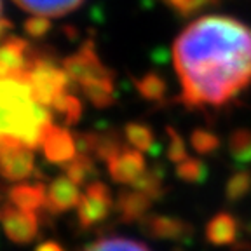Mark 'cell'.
I'll list each match as a JSON object with an SVG mask.
<instances>
[{
  "instance_id": "cell-1",
  "label": "cell",
  "mask_w": 251,
  "mask_h": 251,
  "mask_svg": "<svg viewBox=\"0 0 251 251\" xmlns=\"http://www.w3.org/2000/svg\"><path fill=\"white\" fill-rule=\"evenodd\" d=\"M188 108H220L251 86V28L230 16H202L173 44Z\"/></svg>"
},
{
  "instance_id": "cell-2",
  "label": "cell",
  "mask_w": 251,
  "mask_h": 251,
  "mask_svg": "<svg viewBox=\"0 0 251 251\" xmlns=\"http://www.w3.org/2000/svg\"><path fill=\"white\" fill-rule=\"evenodd\" d=\"M51 124V112L33 98L26 78L0 77V138L35 150Z\"/></svg>"
},
{
  "instance_id": "cell-3",
  "label": "cell",
  "mask_w": 251,
  "mask_h": 251,
  "mask_svg": "<svg viewBox=\"0 0 251 251\" xmlns=\"http://www.w3.org/2000/svg\"><path fill=\"white\" fill-rule=\"evenodd\" d=\"M25 78L30 86L33 98L47 108H51L54 100L59 94L65 93L67 86L70 84L63 67H58L51 58H47L40 52L30 65Z\"/></svg>"
},
{
  "instance_id": "cell-4",
  "label": "cell",
  "mask_w": 251,
  "mask_h": 251,
  "mask_svg": "<svg viewBox=\"0 0 251 251\" xmlns=\"http://www.w3.org/2000/svg\"><path fill=\"white\" fill-rule=\"evenodd\" d=\"M61 67L67 72L70 84H75L80 89L114 78V72L105 67L93 40H86L74 54L63 59Z\"/></svg>"
},
{
  "instance_id": "cell-5",
  "label": "cell",
  "mask_w": 251,
  "mask_h": 251,
  "mask_svg": "<svg viewBox=\"0 0 251 251\" xmlns=\"http://www.w3.org/2000/svg\"><path fill=\"white\" fill-rule=\"evenodd\" d=\"M77 222L82 228H91L101 224L115 209V201L110 188L103 181L87 183L86 192L80 196L77 204Z\"/></svg>"
},
{
  "instance_id": "cell-6",
  "label": "cell",
  "mask_w": 251,
  "mask_h": 251,
  "mask_svg": "<svg viewBox=\"0 0 251 251\" xmlns=\"http://www.w3.org/2000/svg\"><path fill=\"white\" fill-rule=\"evenodd\" d=\"M30 42L21 37H7L0 42V77H25L37 58Z\"/></svg>"
},
{
  "instance_id": "cell-7",
  "label": "cell",
  "mask_w": 251,
  "mask_h": 251,
  "mask_svg": "<svg viewBox=\"0 0 251 251\" xmlns=\"http://www.w3.org/2000/svg\"><path fill=\"white\" fill-rule=\"evenodd\" d=\"M0 222L5 235L16 244H28L39 235V216L35 211H26L7 202L0 209Z\"/></svg>"
},
{
  "instance_id": "cell-8",
  "label": "cell",
  "mask_w": 251,
  "mask_h": 251,
  "mask_svg": "<svg viewBox=\"0 0 251 251\" xmlns=\"http://www.w3.org/2000/svg\"><path fill=\"white\" fill-rule=\"evenodd\" d=\"M40 149L47 161L52 164H68L78 153L75 136L61 126L51 124L40 141Z\"/></svg>"
},
{
  "instance_id": "cell-9",
  "label": "cell",
  "mask_w": 251,
  "mask_h": 251,
  "mask_svg": "<svg viewBox=\"0 0 251 251\" xmlns=\"http://www.w3.org/2000/svg\"><path fill=\"white\" fill-rule=\"evenodd\" d=\"M106 168H108V175L112 176V180L121 185H129V187L147 171L143 152L133 147H122L106 162Z\"/></svg>"
},
{
  "instance_id": "cell-10",
  "label": "cell",
  "mask_w": 251,
  "mask_h": 251,
  "mask_svg": "<svg viewBox=\"0 0 251 251\" xmlns=\"http://www.w3.org/2000/svg\"><path fill=\"white\" fill-rule=\"evenodd\" d=\"M35 169V155L28 147H14L0 153V178L11 183H23Z\"/></svg>"
},
{
  "instance_id": "cell-11",
  "label": "cell",
  "mask_w": 251,
  "mask_h": 251,
  "mask_svg": "<svg viewBox=\"0 0 251 251\" xmlns=\"http://www.w3.org/2000/svg\"><path fill=\"white\" fill-rule=\"evenodd\" d=\"M140 224L147 235L161 241H181L192 234L187 222L168 215H147Z\"/></svg>"
},
{
  "instance_id": "cell-12",
  "label": "cell",
  "mask_w": 251,
  "mask_h": 251,
  "mask_svg": "<svg viewBox=\"0 0 251 251\" xmlns=\"http://www.w3.org/2000/svg\"><path fill=\"white\" fill-rule=\"evenodd\" d=\"M82 194L78 192V185H75L67 175L58 176L49 183L46 190V208L54 215L67 213L77 208Z\"/></svg>"
},
{
  "instance_id": "cell-13",
  "label": "cell",
  "mask_w": 251,
  "mask_h": 251,
  "mask_svg": "<svg viewBox=\"0 0 251 251\" xmlns=\"http://www.w3.org/2000/svg\"><path fill=\"white\" fill-rule=\"evenodd\" d=\"M153 201L147 194L140 192L136 188H126L121 190L115 199V211L119 220L124 224H140L141 220L149 215Z\"/></svg>"
},
{
  "instance_id": "cell-14",
  "label": "cell",
  "mask_w": 251,
  "mask_h": 251,
  "mask_svg": "<svg viewBox=\"0 0 251 251\" xmlns=\"http://www.w3.org/2000/svg\"><path fill=\"white\" fill-rule=\"evenodd\" d=\"M47 187L40 181L37 183H14L9 188V202L26 211H35L46 208Z\"/></svg>"
},
{
  "instance_id": "cell-15",
  "label": "cell",
  "mask_w": 251,
  "mask_h": 251,
  "mask_svg": "<svg viewBox=\"0 0 251 251\" xmlns=\"http://www.w3.org/2000/svg\"><path fill=\"white\" fill-rule=\"evenodd\" d=\"M84 0H14L23 11L46 18H61L68 12L80 7Z\"/></svg>"
},
{
  "instance_id": "cell-16",
  "label": "cell",
  "mask_w": 251,
  "mask_h": 251,
  "mask_svg": "<svg viewBox=\"0 0 251 251\" xmlns=\"http://www.w3.org/2000/svg\"><path fill=\"white\" fill-rule=\"evenodd\" d=\"M206 237L216 246L234 243L237 237V220L228 213H218L206 225Z\"/></svg>"
},
{
  "instance_id": "cell-17",
  "label": "cell",
  "mask_w": 251,
  "mask_h": 251,
  "mask_svg": "<svg viewBox=\"0 0 251 251\" xmlns=\"http://www.w3.org/2000/svg\"><path fill=\"white\" fill-rule=\"evenodd\" d=\"M136 91L140 96L147 101H162L168 93V82L161 74L157 72H147L145 75H141L140 78L134 80Z\"/></svg>"
},
{
  "instance_id": "cell-18",
  "label": "cell",
  "mask_w": 251,
  "mask_h": 251,
  "mask_svg": "<svg viewBox=\"0 0 251 251\" xmlns=\"http://www.w3.org/2000/svg\"><path fill=\"white\" fill-rule=\"evenodd\" d=\"M124 140L129 143V147L140 150V152H150L155 143L153 131L143 122H129L124 127Z\"/></svg>"
},
{
  "instance_id": "cell-19",
  "label": "cell",
  "mask_w": 251,
  "mask_h": 251,
  "mask_svg": "<svg viewBox=\"0 0 251 251\" xmlns=\"http://www.w3.org/2000/svg\"><path fill=\"white\" fill-rule=\"evenodd\" d=\"M51 108L58 115H61L67 126L77 124L80 121V117H82V101L75 94L68 93V91L59 94L58 98L54 100V103L51 105Z\"/></svg>"
},
{
  "instance_id": "cell-20",
  "label": "cell",
  "mask_w": 251,
  "mask_h": 251,
  "mask_svg": "<svg viewBox=\"0 0 251 251\" xmlns=\"http://www.w3.org/2000/svg\"><path fill=\"white\" fill-rule=\"evenodd\" d=\"M65 175L74 181L75 185L87 183L91 176L94 175V157L86 155V153H77L75 159H72L68 164L63 166Z\"/></svg>"
},
{
  "instance_id": "cell-21",
  "label": "cell",
  "mask_w": 251,
  "mask_h": 251,
  "mask_svg": "<svg viewBox=\"0 0 251 251\" xmlns=\"http://www.w3.org/2000/svg\"><path fill=\"white\" fill-rule=\"evenodd\" d=\"M84 251H150L140 241L127 239V237H103L87 246Z\"/></svg>"
},
{
  "instance_id": "cell-22",
  "label": "cell",
  "mask_w": 251,
  "mask_h": 251,
  "mask_svg": "<svg viewBox=\"0 0 251 251\" xmlns=\"http://www.w3.org/2000/svg\"><path fill=\"white\" fill-rule=\"evenodd\" d=\"M131 187L136 188V190H140V192L147 194L152 201L161 199L166 192L164 178H162V175L157 171V169H152V171L147 169V171L143 173V175H141V176L138 178Z\"/></svg>"
},
{
  "instance_id": "cell-23",
  "label": "cell",
  "mask_w": 251,
  "mask_h": 251,
  "mask_svg": "<svg viewBox=\"0 0 251 251\" xmlns=\"http://www.w3.org/2000/svg\"><path fill=\"white\" fill-rule=\"evenodd\" d=\"M230 153L237 161H251V133L250 131H234L228 140Z\"/></svg>"
},
{
  "instance_id": "cell-24",
  "label": "cell",
  "mask_w": 251,
  "mask_h": 251,
  "mask_svg": "<svg viewBox=\"0 0 251 251\" xmlns=\"http://www.w3.org/2000/svg\"><path fill=\"white\" fill-rule=\"evenodd\" d=\"M204 164L197 159H190L187 157L185 161L178 162L176 164V175L178 178H181L183 181H188V183H194V181H201L204 178Z\"/></svg>"
},
{
  "instance_id": "cell-25",
  "label": "cell",
  "mask_w": 251,
  "mask_h": 251,
  "mask_svg": "<svg viewBox=\"0 0 251 251\" xmlns=\"http://www.w3.org/2000/svg\"><path fill=\"white\" fill-rule=\"evenodd\" d=\"M190 145L197 153H211L218 149L220 140L206 129H196L190 134Z\"/></svg>"
},
{
  "instance_id": "cell-26",
  "label": "cell",
  "mask_w": 251,
  "mask_h": 251,
  "mask_svg": "<svg viewBox=\"0 0 251 251\" xmlns=\"http://www.w3.org/2000/svg\"><path fill=\"white\" fill-rule=\"evenodd\" d=\"M166 4L181 16H192L197 12L208 9L209 5H213L216 0H164Z\"/></svg>"
},
{
  "instance_id": "cell-27",
  "label": "cell",
  "mask_w": 251,
  "mask_h": 251,
  "mask_svg": "<svg viewBox=\"0 0 251 251\" xmlns=\"http://www.w3.org/2000/svg\"><path fill=\"white\" fill-rule=\"evenodd\" d=\"M51 18H46V16H35L31 14L26 21L23 23V28L26 31V35L31 39H42L46 37L49 31H51Z\"/></svg>"
},
{
  "instance_id": "cell-28",
  "label": "cell",
  "mask_w": 251,
  "mask_h": 251,
  "mask_svg": "<svg viewBox=\"0 0 251 251\" xmlns=\"http://www.w3.org/2000/svg\"><path fill=\"white\" fill-rule=\"evenodd\" d=\"M251 187V176L248 173H237L228 180L227 183V197L230 201H237L250 190Z\"/></svg>"
},
{
  "instance_id": "cell-29",
  "label": "cell",
  "mask_w": 251,
  "mask_h": 251,
  "mask_svg": "<svg viewBox=\"0 0 251 251\" xmlns=\"http://www.w3.org/2000/svg\"><path fill=\"white\" fill-rule=\"evenodd\" d=\"M168 134H169V145H168V157L169 161L173 162H181L187 159V150H185V143L181 140V136L176 133L175 129L169 127L168 129Z\"/></svg>"
},
{
  "instance_id": "cell-30",
  "label": "cell",
  "mask_w": 251,
  "mask_h": 251,
  "mask_svg": "<svg viewBox=\"0 0 251 251\" xmlns=\"http://www.w3.org/2000/svg\"><path fill=\"white\" fill-rule=\"evenodd\" d=\"M35 251H65V248L56 241H44L35 248Z\"/></svg>"
},
{
  "instance_id": "cell-31",
  "label": "cell",
  "mask_w": 251,
  "mask_h": 251,
  "mask_svg": "<svg viewBox=\"0 0 251 251\" xmlns=\"http://www.w3.org/2000/svg\"><path fill=\"white\" fill-rule=\"evenodd\" d=\"M11 28H12V23L7 20V18H0V42L4 39H7V33L11 31Z\"/></svg>"
},
{
  "instance_id": "cell-32",
  "label": "cell",
  "mask_w": 251,
  "mask_h": 251,
  "mask_svg": "<svg viewBox=\"0 0 251 251\" xmlns=\"http://www.w3.org/2000/svg\"><path fill=\"white\" fill-rule=\"evenodd\" d=\"M0 18H2V2H0Z\"/></svg>"
}]
</instances>
